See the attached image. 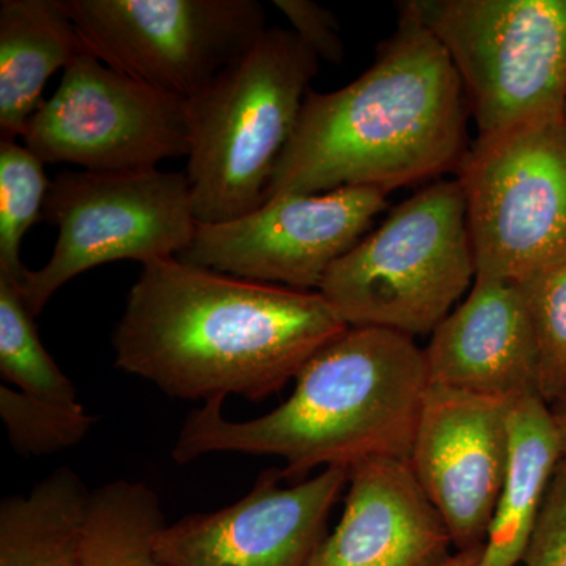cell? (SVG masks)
Here are the masks:
<instances>
[{
  "instance_id": "d6986e66",
  "label": "cell",
  "mask_w": 566,
  "mask_h": 566,
  "mask_svg": "<svg viewBox=\"0 0 566 566\" xmlns=\"http://www.w3.org/2000/svg\"><path fill=\"white\" fill-rule=\"evenodd\" d=\"M167 526L150 486L115 480L91 494L81 566H169L156 553Z\"/></svg>"
},
{
  "instance_id": "603a6c76",
  "label": "cell",
  "mask_w": 566,
  "mask_h": 566,
  "mask_svg": "<svg viewBox=\"0 0 566 566\" xmlns=\"http://www.w3.org/2000/svg\"><path fill=\"white\" fill-rule=\"evenodd\" d=\"M0 417L11 447L24 457L52 455L76 447L95 423L82 405L48 403L10 386L0 387Z\"/></svg>"
},
{
  "instance_id": "8992f818",
  "label": "cell",
  "mask_w": 566,
  "mask_h": 566,
  "mask_svg": "<svg viewBox=\"0 0 566 566\" xmlns=\"http://www.w3.org/2000/svg\"><path fill=\"white\" fill-rule=\"evenodd\" d=\"M463 84L479 136L564 115L566 0H411Z\"/></svg>"
},
{
  "instance_id": "e0dca14e",
  "label": "cell",
  "mask_w": 566,
  "mask_h": 566,
  "mask_svg": "<svg viewBox=\"0 0 566 566\" xmlns=\"http://www.w3.org/2000/svg\"><path fill=\"white\" fill-rule=\"evenodd\" d=\"M87 50L63 0L0 2V139H18L52 74Z\"/></svg>"
},
{
  "instance_id": "7c38bea8",
  "label": "cell",
  "mask_w": 566,
  "mask_h": 566,
  "mask_svg": "<svg viewBox=\"0 0 566 566\" xmlns=\"http://www.w3.org/2000/svg\"><path fill=\"white\" fill-rule=\"evenodd\" d=\"M348 475L329 468L281 486L282 471L263 472L234 504L167 524L156 553L169 566H311Z\"/></svg>"
},
{
  "instance_id": "8fae6325",
  "label": "cell",
  "mask_w": 566,
  "mask_h": 566,
  "mask_svg": "<svg viewBox=\"0 0 566 566\" xmlns=\"http://www.w3.org/2000/svg\"><path fill=\"white\" fill-rule=\"evenodd\" d=\"M386 205L387 193L375 188L283 193L232 221L197 222L191 244L177 259L233 277L318 292L329 268L363 240Z\"/></svg>"
},
{
  "instance_id": "484cf974",
  "label": "cell",
  "mask_w": 566,
  "mask_h": 566,
  "mask_svg": "<svg viewBox=\"0 0 566 566\" xmlns=\"http://www.w3.org/2000/svg\"><path fill=\"white\" fill-rule=\"evenodd\" d=\"M483 546L472 547V549L457 551L446 562L439 566H476L482 558Z\"/></svg>"
},
{
  "instance_id": "4fadbf2b",
  "label": "cell",
  "mask_w": 566,
  "mask_h": 566,
  "mask_svg": "<svg viewBox=\"0 0 566 566\" xmlns=\"http://www.w3.org/2000/svg\"><path fill=\"white\" fill-rule=\"evenodd\" d=\"M509 401L430 386L408 463L457 551L485 545L509 457Z\"/></svg>"
},
{
  "instance_id": "3957f363",
  "label": "cell",
  "mask_w": 566,
  "mask_h": 566,
  "mask_svg": "<svg viewBox=\"0 0 566 566\" xmlns=\"http://www.w3.org/2000/svg\"><path fill=\"white\" fill-rule=\"evenodd\" d=\"M430 389L423 348L381 327H348L294 379L292 395L256 419H227L226 398L205 401L182 423L178 464L212 453L277 457L283 479L381 458L408 460Z\"/></svg>"
},
{
  "instance_id": "2e32d148",
  "label": "cell",
  "mask_w": 566,
  "mask_h": 566,
  "mask_svg": "<svg viewBox=\"0 0 566 566\" xmlns=\"http://www.w3.org/2000/svg\"><path fill=\"white\" fill-rule=\"evenodd\" d=\"M509 436L504 482L476 566L523 562L551 480L564 458L556 416L539 395L509 401Z\"/></svg>"
},
{
  "instance_id": "ac0fdd59",
  "label": "cell",
  "mask_w": 566,
  "mask_h": 566,
  "mask_svg": "<svg viewBox=\"0 0 566 566\" xmlns=\"http://www.w3.org/2000/svg\"><path fill=\"white\" fill-rule=\"evenodd\" d=\"M91 491L59 468L0 504V566H81Z\"/></svg>"
},
{
  "instance_id": "5b68a950",
  "label": "cell",
  "mask_w": 566,
  "mask_h": 566,
  "mask_svg": "<svg viewBox=\"0 0 566 566\" xmlns=\"http://www.w3.org/2000/svg\"><path fill=\"white\" fill-rule=\"evenodd\" d=\"M475 277L463 189L436 181L338 259L318 292L348 327L415 338L433 334Z\"/></svg>"
},
{
  "instance_id": "30bf717a",
  "label": "cell",
  "mask_w": 566,
  "mask_h": 566,
  "mask_svg": "<svg viewBox=\"0 0 566 566\" xmlns=\"http://www.w3.org/2000/svg\"><path fill=\"white\" fill-rule=\"evenodd\" d=\"M44 164H74L87 172L158 169L189 155V102L156 91L82 51L63 70L22 136Z\"/></svg>"
},
{
  "instance_id": "ba28073f",
  "label": "cell",
  "mask_w": 566,
  "mask_h": 566,
  "mask_svg": "<svg viewBox=\"0 0 566 566\" xmlns=\"http://www.w3.org/2000/svg\"><path fill=\"white\" fill-rule=\"evenodd\" d=\"M43 218L59 229L54 251L20 285L35 316L65 283L92 268L177 256L197 227L186 174L158 169L63 172L51 182Z\"/></svg>"
},
{
  "instance_id": "9a60e30c",
  "label": "cell",
  "mask_w": 566,
  "mask_h": 566,
  "mask_svg": "<svg viewBox=\"0 0 566 566\" xmlns=\"http://www.w3.org/2000/svg\"><path fill=\"white\" fill-rule=\"evenodd\" d=\"M337 527L311 566H439L452 536L408 460L381 458L349 469Z\"/></svg>"
},
{
  "instance_id": "ffe728a7",
  "label": "cell",
  "mask_w": 566,
  "mask_h": 566,
  "mask_svg": "<svg viewBox=\"0 0 566 566\" xmlns=\"http://www.w3.org/2000/svg\"><path fill=\"white\" fill-rule=\"evenodd\" d=\"M20 283L0 271V376L20 392L61 406L81 405L76 387L41 344Z\"/></svg>"
},
{
  "instance_id": "7402d4cb",
  "label": "cell",
  "mask_w": 566,
  "mask_h": 566,
  "mask_svg": "<svg viewBox=\"0 0 566 566\" xmlns=\"http://www.w3.org/2000/svg\"><path fill=\"white\" fill-rule=\"evenodd\" d=\"M536 346V387L551 408L566 405V263L520 282Z\"/></svg>"
},
{
  "instance_id": "44dd1931",
  "label": "cell",
  "mask_w": 566,
  "mask_h": 566,
  "mask_svg": "<svg viewBox=\"0 0 566 566\" xmlns=\"http://www.w3.org/2000/svg\"><path fill=\"white\" fill-rule=\"evenodd\" d=\"M50 188L35 153L18 139H0V271L20 285L29 273L21 262L22 238L43 216Z\"/></svg>"
},
{
  "instance_id": "7a4b0ae2",
  "label": "cell",
  "mask_w": 566,
  "mask_h": 566,
  "mask_svg": "<svg viewBox=\"0 0 566 566\" xmlns=\"http://www.w3.org/2000/svg\"><path fill=\"white\" fill-rule=\"evenodd\" d=\"M398 11L370 69L338 91L307 92L264 202L340 188L389 193L463 161L469 106L460 76L411 0Z\"/></svg>"
},
{
  "instance_id": "5bb4252c",
  "label": "cell",
  "mask_w": 566,
  "mask_h": 566,
  "mask_svg": "<svg viewBox=\"0 0 566 566\" xmlns=\"http://www.w3.org/2000/svg\"><path fill=\"white\" fill-rule=\"evenodd\" d=\"M423 352L430 386L505 401L538 395L534 329L520 283L475 277Z\"/></svg>"
},
{
  "instance_id": "cb8c5ba5",
  "label": "cell",
  "mask_w": 566,
  "mask_h": 566,
  "mask_svg": "<svg viewBox=\"0 0 566 566\" xmlns=\"http://www.w3.org/2000/svg\"><path fill=\"white\" fill-rule=\"evenodd\" d=\"M523 562L526 566H566V457L551 480Z\"/></svg>"
},
{
  "instance_id": "6da1fadb",
  "label": "cell",
  "mask_w": 566,
  "mask_h": 566,
  "mask_svg": "<svg viewBox=\"0 0 566 566\" xmlns=\"http://www.w3.org/2000/svg\"><path fill=\"white\" fill-rule=\"evenodd\" d=\"M346 329L319 292L170 256L142 264L112 346L115 367L178 400L262 401Z\"/></svg>"
},
{
  "instance_id": "9c48e42d",
  "label": "cell",
  "mask_w": 566,
  "mask_h": 566,
  "mask_svg": "<svg viewBox=\"0 0 566 566\" xmlns=\"http://www.w3.org/2000/svg\"><path fill=\"white\" fill-rule=\"evenodd\" d=\"M63 7L99 61L186 102L266 31L256 0H63Z\"/></svg>"
},
{
  "instance_id": "4316f807",
  "label": "cell",
  "mask_w": 566,
  "mask_h": 566,
  "mask_svg": "<svg viewBox=\"0 0 566 566\" xmlns=\"http://www.w3.org/2000/svg\"><path fill=\"white\" fill-rule=\"evenodd\" d=\"M553 411L556 416L558 434H560L562 450L566 457V405L557 406V408H553Z\"/></svg>"
},
{
  "instance_id": "277c9868",
  "label": "cell",
  "mask_w": 566,
  "mask_h": 566,
  "mask_svg": "<svg viewBox=\"0 0 566 566\" xmlns=\"http://www.w3.org/2000/svg\"><path fill=\"white\" fill-rule=\"evenodd\" d=\"M318 62L293 31L266 29L189 102L186 177L197 222L232 221L263 205Z\"/></svg>"
},
{
  "instance_id": "d4e9b609",
  "label": "cell",
  "mask_w": 566,
  "mask_h": 566,
  "mask_svg": "<svg viewBox=\"0 0 566 566\" xmlns=\"http://www.w3.org/2000/svg\"><path fill=\"white\" fill-rule=\"evenodd\" d=\"M273 6L289 18L293 32L316 57L331 63L344 61L340 25L333 11L312 0H274Z\"/></svg>"
},
{
  "instance_id": "52a82bcc",
  "label": "cell",
  "mask_w": 566,
  "mask_h": 566,
  "mask_svg": "<svg viewBox=\"0 0 566 566\" xmlns=\"http://www.w3.org/2000/svg\"><path fill=\"white\" fill-rule=\"evenodd\" d=\"M457 170L476 277L520 283L566 263L564 115L479 136Z\"/></svg>"
}]
</instances>
